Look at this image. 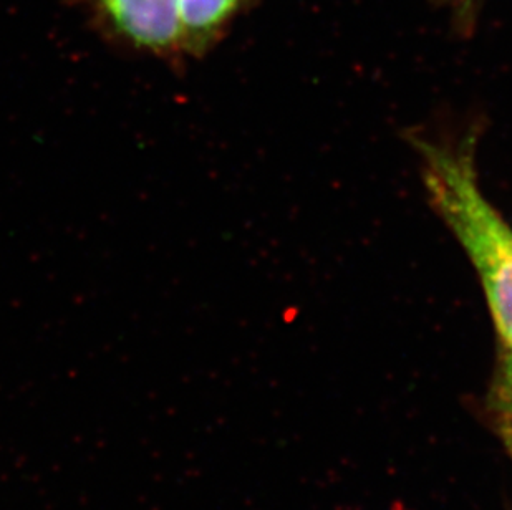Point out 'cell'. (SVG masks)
I'll return each mask as SVG.
<instances>
[{
	"mask_svg": "<svg viewBox=\"0 0 512 510\" xmlns=\"http://www.w3.org/2000/svg\"><path fill=\"white\" fill-rule=\"evenodd\" d=\"M415 148L431 203L473 262L506 353H512V229L479 189L474 136L458 145L418 138Z\"/></svg>",
	"mask_w": 512,
	"mask_h": 510,
	"instance_id": "1",
	"label": "cell"
},
{
	"mask_svg": "<svg viewBox=\"0 0 512 510\" xmlns=\"http://www.w3.org/2000/svg\"><path fill=\"white\" fill-rule=\"evenodd\" d=\"M105 39L138 55L176 62L184 57L179 0H88Z\"/></svg>",
	"mask_w": 512,
	"mask_h": 510,
	"instance_id": "2",
	"label": "cell"
},
{
	"mask_svg": "<svg viewBox=\"0 0 512 510\" xmlns=\"http://www.w3.org/2000/svg\"><path fill=\"white\" fill-rule=\"evenodd\" d=\"M496 393V405L499 413L503 414V421L512 423V353H506Z\"/></svg>",
	"mask_w": 512,
	"mask_h": 510,
	"instance_id": "4",
	"label": "cell"
},
{
	"mask_svg": "<svg viewBox=\"0 0 512 510\" xmlns=\"http://www.w3.org/2000/svg\"><path fill=\"white\" fill-rule=\"evenodd\" d=\"M504 441L508 444L509 451L512 453V423L511 421H503Z\"/></svg>",
	"mask_w": 512,
	"mask_h": 510,
	"instance_id": "5",
	"label": "cell"
},
{
	"mask_svg": "<svg viewBox=\"0 0 512 510\" xmlns=\"http://www.w3.org/2000/svg\"><path fill=\"white\" fill-rule=\"evenodd\" d=\"M252 0H179L184 55H203Z\"/></svg>",
	"mask_w": 512,
	"mask_h": 510,
	"instance_id": "3",
	"label": "cell"
}]
</instances>
